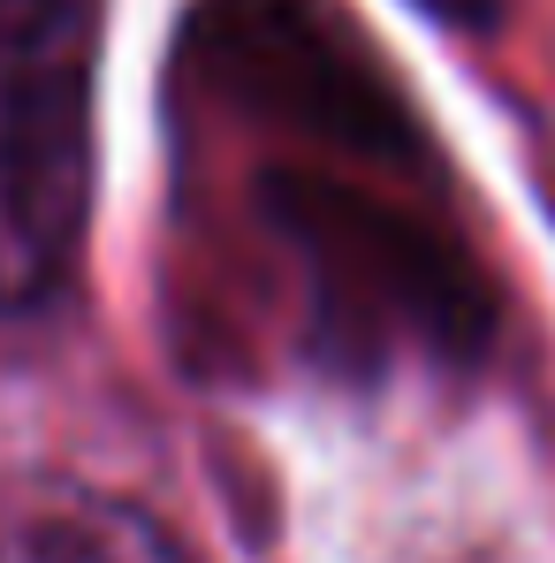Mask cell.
<instances>
[{"mask_svg": "<svg viewBox=\"0 0 555 563\" xmlns=\"http://www.w3.org/2000/svg\"><path fill=\"white\" fill-rule=\"evenodd\" d=\"M259 145L236 168L229 236L259 260L281 351L328 388L464 380L495 358L502 282L479 260L434 122L213 130Z\"/></svg>", "mask_w": 555, "mask_h": 563, "instance_id": "1", "label": "cell"}, {"mask_svg": "<svg viewBox=\"0 0 555 563\" xmlns=\"http://www.w3.org/2000/svg\"><path fill=\"white\" fill-rule=\"evenodd\" d=\"M15 563H190L160 518H145L137 503L114 495H62L23 526V556Z\"/></svg>", "mask_w": 555, "mask_h": 563, "instance_id": "3", "label": "cell"}, {"mask_svg": "<svg viewBox=\"0 0 555 563\" xmlns=\"http://www.w3.org/2000/svg\"><path fill=\"white\" fill-rule=\"evenodd\" d=\"M107 0H0V320L69 305L99 206Z\"/></svg>", "mask_w": 555, "mask_h": 563, "instance_id": "2", "label": "cell"}, {"mask_svg": "<svg viewBox=\"0 0 555 563\" xmlns=\"http://www.w3.org/2000/svg\"><path fill=\"white\" fill-rule=\"evenodd\" d=\"M403 8L442 23V31H457V38H487V31L510 23V0H403Z\"/></svg>", "mask_w": 555, "mask_h": 563, "instance_id": "4", "label": "cell"}]
</instances>
